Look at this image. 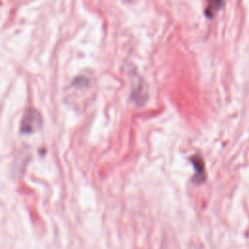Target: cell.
I'll use <instances>...</instances> for the list:
<instances>
[{
  "mask_svg": "<svg viewBox=\"0 0 249 249\" xmlns=\"http://www.w3.org/2000/svg\"><path fill=\"white\" fill-rule=\"evenodd\" d=\"M42 124V118L35 108H28L20 121V131L22 133H31L40 128Z\"/></svg>",
  "mask_w": 249,
  "mask_h": 249,
  "instance_id": "1",
  "label": "cell"
},
{
  "mask_svg": "<svg viewBox=\"0 0 249 249\" xmlns=\"http://www.w3.org/2000/svg\"><path fill=\"white\" fill-rule=\"evenodd\" d=\"M190 160L192 161L196 170V174L193 177V181L197 184L203 182L206 178V174H205V165L202 158L199 155H194L193 157H191Z\"/></svg>",
  "mask_w": 249,
  "mask_h": 249,
  "instance_id": "2",
  "label": "cell"
},
{
  "mask_svg": "<svg viewBox=\"0 0 249 249\" xmlns=\"http://www.w3.org/2000/svg\"><path fill=\"white\" fill-rule=\"evenodd\" d=\"M148 95V91H147V87L145 85V83L143 82L142 79H139V81H137L133 91H132V98L136 103H140V104H144L146 98Z\"/></svg>",
  "mask_w": 249,
  "mask_h": 249,
  "instance_id": "3",
  "label": "cell"
},
{
  "mask_svg": "<svg viewBox=\"0 0 249 249\" xmlns=\"http://www.w3.org/2000/svg\"><path fill=\"white\" fill-rule=\"evenodd\" d=\"M223 2L221 1H214V2H208L207 6L205 7V10H204V14L206 15V17L208 18H212L215 13L223 6Z\"/></svg>",
  "mask_w": 249,
  "mask_h": 249,
  "instance_id": "4",
  "label": "cell"
}]
</instances>
